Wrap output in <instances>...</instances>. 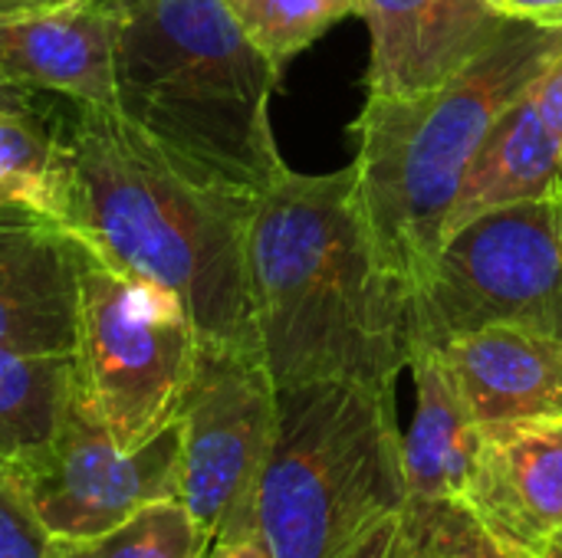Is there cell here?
I'll use <instances>...</instances> for the list:
<instances>
[{"label": "cell", "mask_w": 562, "mask_h": 558, "mask_svg": "<svg viewBox=\"0 0 562 558\" xmlns=\"http://www.w3.org/2000/svg\"><path fill=\"white\" fill-rule=\"evenodd\" d=\"M247 273L260 355L277 388H395L412 365V293L366 224L356 168H283L254 207Z\"/></svg>", "instance_id": "obj_1"}, {"label": "cell", "mask_w": 562, "mask_h": 558, "mask_svg": "<svg viewBox=\"0 0 562 558\" xmlns=\"http://www.w3.org/2000/svg\"><path fill=\"white\" fill-rule=\"evenodd\" d=\"M63 128L72 151L66 234L109 270L171 289L201 342L260 352L247 273L260 197L191 178L115 109L66 99Z\"/></svg>", "instance_id": "obj_2"}, {"label": "cell", "mask_w": 562, "mask_h": 558, "mask_svg": "<svg viewBox=\"0 0 562 558\" xmlns=\"http://www.w3.org/2000/svg\"><path fill=\"white\" fill-rule=\"evenodd\" d=\"M115 112L191 178L263 197L286 168L270 125L280 66L224 0H112Z\"/></svg>", "instance_id": "obj_3"}, {"label": "cell", "mask_w": 562, "mask_h": 558, "mask_svg": "<svg viewBox=\"0 0 562 558\" xmlns=\"http://www.w3.org/2000/svg\"><path fill=\"white\" fill-rule=\"evenodd\" d=\"M562 33L527 23L481 53L451 82L418 95H369L352 122V168L366 224L412 299L448 237L461 184L501 115L557 59Z\"/></svg>", "instance_id": "obj_4"}, {"label": "cell", "mask_w": 562, "mask_h": 558, "mask_svg": "<svg viewBox=\"0 0 562 558\" xmlns=\"http://www.w3.org/2000/svg\"><path fill=\"white\" fill-rule=\"evenodd\" d=\"M277 391L257 533L273 558H356L408 500L395 388L306 382Z\"/></svg>", "instance_id": "obj_5"}, {"label": "cell", "mask_w": 562, "mask_h": 558, "mask_svg": "<svg viewBox=\"0 0 562 558\" xmlns=\"http://www.w3.org/2000/svg\"><path fill=\"white\" fill-rule=\"evenodd\" d=\"M198 345L191 316L171 289L82 257L76 388L122 451L178 421Z\"/></svg>", "instance_id": "obj_6"}, {"label": "cell", "mask_w": 562, "mask_h": 558, "mask_svg": "<svg viewBox=\"0 0 562 558\" xmlns=\"http://www.w3.org/2000/svg\"><path fill=\"white\" fill-rule=\"evenodd\" d=\"M517 326L562 342V191L454 227L412 299V355Z\"/></svg>", "instance_id": "obj_7"}, {"label": "cell", "mask_w": 562, "mask_h": 558, "mask_svg": "<svg viewBox=\"0 0 562 558\" xmlns=\"http://www.w3.org/2000/svg\"><path fill=\"white\" fill-rule=\"evenodd\" d=\"M277 418L280 391L260 352L198 345L178 411V500L211 546L257 533V490Z\"/></svg>", "instance_id": "obj_8"}, {"label": "cell", "mask_w": 562, "mask_h": 558, "mask_svg": "<svg viewBox=\"0 0 562 558\" xmlns=\"http://www.w3.org/2000/svg\"><path fill=\"white\" fill-rule=\"evenodd\" d=\"M53 539L99 536L155 500H178V421L135 451H122L72 391L69 411L43 447L13 457Z\"/></svg>", "instance_id": "obj_9"}, {"label": "cell", "mask_w": 562, "mask_h": 558, "mask_svg": "<svg viewBox=\"0 0 562 558\" xmlns=\"http://www.w3.org/2000/svg\"><path fill=\"white\" fill-rule=\"evenodd\" d=\"M454 500L497 556H550L562 529V418L481 424Z\"/></svg>", "instance_id": "obj_10"}, {"label": "cell", "mask_w": 562, "mask_h": 558, "mask_svg": "<svg viewBox=\"0 0 562 558\" xmlns=\"http://www.w3.org/2000/svg\"><path fill=\"white\" fill-rule=\"evenodd\" d=\"M369 23V95H418L451 82L514 20L484 0H359Z\"/></svg>", "instance_id": "obj_11"}, {"label": "cell", "mask_w": 562, "mask_h": 558, "mask_svg": "<svg viewBox=\"0 0 562 558\" xmlns=\"http://www.w3.org/2000/svg\"><path fill=\"white\" fill-rule=\"evenodd\" d=\"M86 250L53 220L0 207V349L72 355Z\"/></svg>", "instance_id": "obj_12"}, {"label": "cell", "mask_w": 562, "mask_h": 558, "mask_svg": "<svg viewBox=\"0 0 562 558\" xmlns=\"http://www.w3.org/2000/svg\"><path fill=\"white\" fill-rule=\"evenodd\" d=\"M0 86L115 109L112 0H72L0 16Z\"/></svg>", "instance_id": "obj_13"}, {"label": "cell", "mask_w": 562, "mask_h": 558, "mask_svg": "<svg viewBox=\"0 0 562 558\" xmlns=\"http://www.w3.org/2000/svg\"><path fill=\"white\" fill-rule=\"evenodd\" d=\"M477 424L562 418V342L517 326H487L441 345Z\"/></svg>", "instance_id": "obj_14"}, {"label": "cell", "mask_w": 562, "mask_h": 558, "mask_svg": "<svg viewBox=\"0 0 562 558\" xmlns=\"http://www.w3.org/2000/svg\"><path fill=\"white\" fill-rule=\"evenodd\" d=\"M562 191V138L543 122L530 89L501 115L454 201L448 234L481 214Z\"/></svg>", "instance_id": "obj_15"}, {"label": "cell", "mask_w": 562, "mask_h": 558, "mask_svg": "<svg viewBox=\"0 0 562 558\" xmlns=\"http://www.w3.org/2000/svg\"><path fill=\"white\" fill-rule=\"evenodd\" d=\"M415 372V418L405 434V477L415 500H454L477 444V421L441 355V349H418Z\"/></svg>", "instance_id": "obj_16"}, {"label": "cell", "mask_w": 562, "mask_h": 558, "mask_svg": "<svg viewBox=\"0 0 562 558\" xmlns=\"http://www.w3.org/2000/svg\"><path fill=\"white\" fill-rule=\"evenodd\" d=\"M72 201V151L63 109H43L33 92L0 95V207H20L66 230Z\"/></svg>", "instance_id": "obj_17"}, {"label": "cell", "mask_w": 562, "mask_h": 558, "mask_svg": "<svg viewBox=\"0 0 562 558\" xmlns=\"http://www.w3.org/2000/svg\"><path fill=\"white\" fill-rule=\"evenodd\" d=\"M72 391V355H23L0 349V457H20L53 441Z\"/></svg>", "instance_id": "obj_18"}, {"label": "cell", "mask_w": 562, "mask_h": 558, "mask_svg": "<svg viewBox=\"0 0 562 558\" xmlns=\"http://www.w3.org/2000/svg\"><path fill=\"white\" fill-rule=\"evenodd\" d=\"M491 553L458 500L408 497L356 558H491Z\"/></svg>", "instance_id": "obj_19"}, {"label": "cell", "mask_w": 562, "mask_h": 558, "mask_svg": "<svg viewBox=\"0 0 562 558\" xmlns=\"http://www.w3.org/2000/svg\"><path fill=\"white\" fill-rule=\"evenodd\" d=\"M59 558H204L211 543L181 500H155L89 539H56Z\"/></svg>", "instance_id": "obj_20"}, {"label": "cell", "mask_w": 562, "mask_h": 558, "mask_svg": "<svg viewBox=\"0 0 562 558\" xmlns=\"http://www.w3.org/2000/svg\"><path fill=\"white\" fill-rule=\"evenodd\" d=\"M247 36L280 69L329 26L356 13L359 0H224Z\"/></svg>", "instance_id": "obj_21"}, {"label": "cell", "mask_w": 562, "mask_h": 558, "mask_svg": "<svg viewBox=\"0 0 562 558\" xmlns=\"http://www.w3.org/2000/svg\"><path fill=\"white\" fill-rule=\"evenodd\" d=\"M0 558H59L13 457H0Z\"/></svg>", "instance_id": "obj_22"}, {"label": "cell", "mask_w": 562, "mask_h": 558, "mask_svg": "<svg viewBox=\"0 0 562 558\" xmlns=\"http://www.w3.org/2000/svg\"><path fill=\"white\" fill-rule=\"evenodd\" d=\"M484 3L514 23L562 33V0H484Z\"/></svg>", "instance_id": "obj_23"}, {"label": "cell", "mask_w": 562, "mask_h": 558, "mask_svg": "<svg viewBox=\"0 0 562 558\" xmlns=\"http://www.w3.org/2000/svg\"><path fill=\"white\" fill-rule=\"evenodd\" d=\"M530 95L543 115V122L562 138V49L557 59L540 72V79L530 86Z\"/></svg>", "instance_id": "obj_24"}, {"label": "cell", "mask_w": 562, "mask_h": 558, "mask_svg": "<svg viewBox=\"0 0 562 558\" xmlns=\"http://www.w3.org/2000/svg\"><path fill=\"white\" fill-rule=\"evenodd\" d=\"M204 558H273L267 543L260 539V533H247L240 539H227V543H214Z\"/></svg>", "instance_id": "obj_25"}, {"label": "cell", "mask_w": 562, "mask_h": 558, "mask_svg": "<svg viewBox=\"0 0 562 558\" xmlns=\"http://www.w3.org/2000/svg\"><path fill=\"white\" fill-rule=\"evenodd\" d=\"M59 3H72V0H0V16L33 13V10H46V7H59Z\"/></svg>", "instance_id": "obj_26"}, {"label": "cell", "mask_w": 562, "mask_h": 558, "mask_svg": "<svg viewBox=\"0 0 562 558\" xmlns=\"http://www.w3.org/2000/svg\"><path fill=\"white\" fill-rule=\"evenodd\" d=\"M23 89H0V95H20Z\"/></svg>", "instance_id": "obj_27"}, {"label": "cell", "mask_w": 562, "mask_h": 558, "mask_svg": "<svg viewBox=\"0 0 562 558\" xmlns=\"http://www.w3.org/2000/svg\"><path fill=\"white\" fill-rule=\"evenodd\" d=\"M547 558H562V549H553V553H550Z\"/></svg>", "instance_id": "obj_28"}, {"label": "cell", "mask_w": 562, "mask_h": 558, "mask_svg": "<svg viewBox=\"0 0 562 558\" xmlns=\"http://www.w3.org/2000/svg\"><path fill=\"white\" fill-rule=\"evenodd\" d=\"M557 549H562V529H560V539H557Z\"/></svg>", "instance_id": "obj_29"}, {"label": "cell", "mask_w": 562, "mask_h": 558, "mask_svg": "<svg viewBox=\"0 0 562 558\" xmlns=\"http://www.w3.org/2000/svg\"><path fill=\"white\" fill-rule=\"evenodd\" d=\"M491 558H504V556H497V553H491Z\"/></svg>", "instance_id": "obj_30"}, {"label": "cell", "mask_w": 562, "mask_h": 558, "mask_svg": "<svg viewBox=\"0 0 562 558\" xmlns=\"http://www.w3.org/2000/svg\"><path fill=\"white\" fill-rule=\"evenodd\" d=\"M0 89H10V86H0ZM23 92H26V89H23Z\"/></svg>", "instance_id": "obj_31"}]
</instances>
